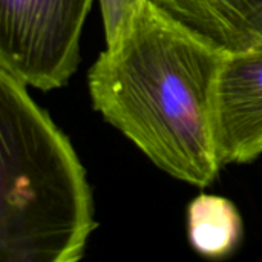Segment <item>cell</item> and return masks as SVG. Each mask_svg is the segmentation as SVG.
<instances>
[{
    "instance_id": "277c9868",
    "label": "cell",
    "mask_w": 262,
    "mask_h": 262,
    "mask_svg": "<svg viewBox=\"0 0 262 262\" xmlns=\"http://www.w3.org/2000/svg\"><path fill=\"white\" fill-rule=\"evenodd\" d=\"M215 140L221 166L262 155V48L227 54L216 84Z\"/></svg>"
},
{
    "instance_id": "3957f363",
    "label": "cell",
    "mask_w": 262,
    "mask_h": 262,
    "mask_svg": "<svg viewBox=\"0 0 262 262\" xmlns=\"http://www.w3.org/2000/svg\"><path fill=\"white\" fill-rule=\"evenodd\" d=\"M92 2L0 0V69L40 91L64 86L78 66Z\"/></svg>"
},
{
    "instance_id": "6da1fadb",
    "label": "cell",
    "mask_w": 262,
    "mask_h": 262,
    "mask_svg": "<svg viewBox=\"0 0 262 262\" xmlns=\"http://www.w3.org/2000/svg\"><path fill=\"white\" fill-rule=\"evenodd\" d=\"M227 54L146 0L89 69L92 104L157 167L206 187L223 167L215 106Z\"/></svg>"
},
{
    "instance_id": "52a82bcc",
    "label": "cell",
    "mask_w": 262,
    "mask_h": 262,
    "mask_svg": "<svg viewBox=\"0 0 262 262\" xmlns=\"http://www.w3.org/2000/svg\"><path fill=\"white\" fill-rule=\"evenodd\" d=\"M146 0H100L107 48L115 46L132 26Z\"/></svg>"
},
{
    "instance_id": "8992f818",
    "label": "cell",
    "mask_w": 262,
    "mask_h": 262,
    "mask_svg": "<svg viewBox=\"0 0 262 262\" xmlns=\"http://www.w3.org/2000/svg\"><path fill=\"white\" fill-rule=\"evenodd\" d=\"M189 239L206 258H226L243 238V220L236 206L218 195H200L187 209Z\"/></svg>"
},
{
    "instance_id": "7a4b0ae2",
    "label": "cell",
    "mask_w": 262,
    "mask_h": 262,
    "mask_svg": "<svg viewBox=\"0 0 262 262\" xmlns=\"http://www.w3.org/2000/svg\"><path fill=\"white\" fill-rule=\"evenodd\" d=\"M97 223L71 141L0 69V259L77 262Z\"/></svg>"
},
{
    "instance_id": "5b68a950",
    "label": "cell",
    "mask_w": 262,
    "mask_h": 262,
    "mask_svg": "<svg viewBox=\"0 0 262 262\" xmlns=\"http://www.w3.org/2000/svg\"><path fill=\"white\" fill-rule=\"evenodd\" d=\"M226 52L262 48V0H149Z\"/></svg>"
}]
</instances>
